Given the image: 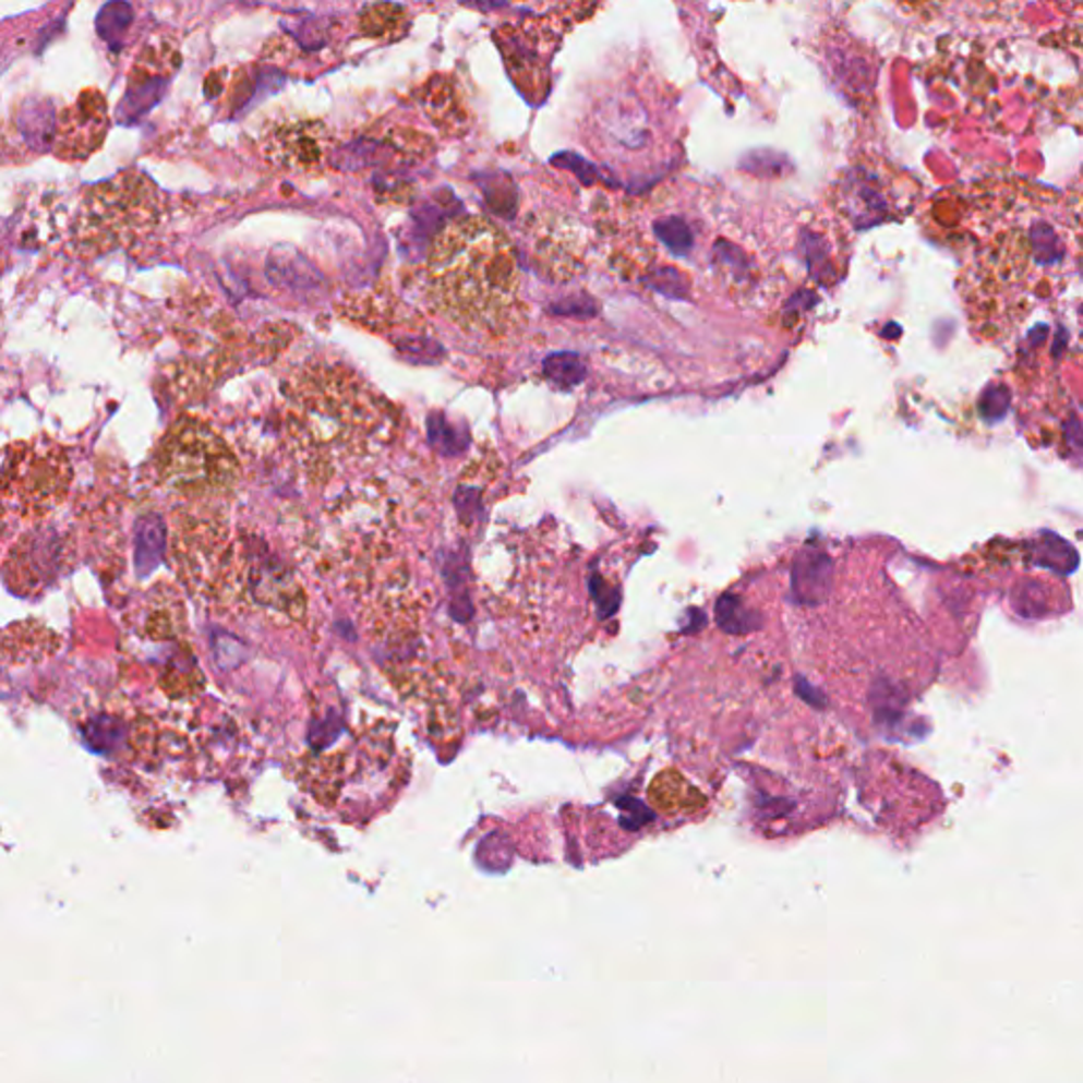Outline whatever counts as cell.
<instances>
[{
  "label": "cell",
  "instance_id": "1",
  "mask_svg": "<svg viewBox=\"0 0 1083 1083\" xmlns=\"http://www.w3.org/2000/svg\"><path fill=\"white\" fill-rule=\"evenodd\" d=\"M286 449L314 485L377 454L394 416L369 385L341 364L312 362L286 385L281 402Z\"/></svg>",
  "mask_w": 1083,
  "mask_h": 1083
},
{
  "label": "cell",
  "instance_id": "2",
  "mask_svg": "<svg viewBox=\"0 0 1083 1083\" xmlns=\"http://www.w3.org/2000/svg\"><path fill=\"white\" fill-rule=\"evenodd\" d=\"M428 292L455 326L491 339L519 330L527 315L517 252L481 216L455 218L441 229L428 258Z\"/></svg>",
  "mask_w": 1083,
  "mask_h": 1083
},
{
  "label": "cell",
  "instance_id": "3",
  "mask_svg": "<svg viewBox=\"0 0 1083 1083\" xmlns=\"http://www.w3.org/2000/svg\"><path fill=\"white\" fill-rule=\"evenodd\" d=\"M157 186L136 170L121 172L87 191L74 220V245L85 256L136 244L161 220Z\"/></svg>",
  "mask_w": 1083,
  "mask_h": 1083
},
{
  "label": "cell",
  "instance_id": "4",
  "mask_svg": "<svg viewBox=\"0 0 1083 1083\" xmlns=\"http://www.w3.org/2000/svg\"><path fill=\"white\" fill-rule=\"evenodd\" d=\"M155 464L161 483L182 495L229 493L240 479V464L229 445L195 418L176 421L157 447Z\"/></svg>",
  "mask_w": 1083,
  "mask_h": 1083
},
{
  "label": "cell",
  "instance_id": "5",
  "mask_svg": "<svg viewBox=\"0 0 1083 1083\" xmlns=\"http://www.w3.org/2000/svg\"><path fill=\"white\" fill-rule=\"evenodd\" d=\"M71 483L69 454L53 441L36 438L9 452L0 474V495L20 517L43 519L69 497Z\"/></svg>",
  "mask_w": 1083,
  "mask_h": 1083
},
{
  "label": "cell",
  "instance_id": "6",
  "mask_svg": "<svg viewBox=\"0 0 1083 1083\" xmlns=\"http://www.w3.org/2000/svg\"><path fill=\"white\" fill-rule=\"evenodd\" d=\"M64 557L67 546L56 531H31L9 553L4 574L13 591L35 593L56 578Z\"/></svg>",
  "mask_w": 1083,
  "mask_h": 1083
},
{
  "label": "cell",
  "instance_id": "7",
  "mask_svg": "<svg viewBox=\"0 0 1083 1083\" xmlns=\"http://www.w3.org/2000/svg\"><path fill=\"white\" fill-rule=\"evenodd\" d=\"M330 146V134L317 121L278 125L263 144L265 157L281 170L310 172L320 166Z\"/></svg>",
  "mask_w": 1083,
  "mask_h": 1083
},
{
  "label": "cell",
  "instance_id": "8",
  "mask_svg": "<svg viewBox=\"0 0 1083 1083\" xmlns=\"http://www.w3.org/2000/svg\"><path fill=\"white\" fill-rule=\"evenodd\" d=\"M108 132V112L100 92H85L62 115L58 123L56 151L64 159H83L92 155Z\"/></svg>",
  "mask_w": 1083,
  "mask_h": 1083
},
{
  "label": "cell",
  "instance_id": "9",
  "mask_svg": "<svg viewBox=\"0 0 1083 1083\" xmlns=\"http://www.w3.org/2000/svg\"><path fill=\"white\" fill-rule=\"evenodd\" d=\"M155 67H134L128 94L123 98V105L119 106L117 117L121 123L130 125L139 121L144 112H148L153 106L157 105L166 89H168V76L164 72L153 71Z\"/></svg>",
  "mask_w": 1083,
  "mask_h": 1083
},
{
  "label": "cell",
  "instance_id": "10",
  "mask_svg": "<svg viewBox=\"0 0 1083 1083\" xmlns=\"http://www.w3.org/2000/svg\"><path fill=\"white\" fill-rule=\"evenodd\" d=\"M166 549V525L157 515L142 517L136 524V565L141 574H148L164 557Z\"/></svg>",
  "mask_w": 1083,
  "mask_h": 1083
},
{
  "label": "cell",
  "instance_id": "11",
  "mask_svg": "<svg viewBox=\"0 0 1083 1083\" xmlns=\"http://www.w3.org/2000/svg\"><path fill=\"white\" fill-rule=\"evenodd\" d=\"M134 20V11L130 2L125 0H108L98 13L96 20V31L103 40H106L112 49H119L125 33L130 31Z\"/></svg>",
  "mask_w": 1083,
  "mask_h": 1083
},
{
  "label": "cell",
  "instance_id": "12",
  "mask_svg": "<svg viewBox=\"0 0 1083 1083\" xmlns=\"http://www.w3.org/2000/svg\"><path fill=\"white\" fill-rule=\"evenodd\" d=\"M402 22H405V11L396 4L382 2L369 7L362 17H360V28L364 35L380 38V36H398L402 33Z\"/></svg>",
  "mask_w": 1083,
  "mask_h": 1083
},
{
  "label": "cell",
  "instance_id": "13",
  "mask_svg": "<svg viewBox=\"0 0 1083 1083\" xmlns=\"http://www.w3.org/2000/svg\"><path fill=\"white\" fill-rule=\"evenodd\" d=\"M423 106H425L428 115L443 128H449V121H455V117H457L454 89L447 83L438 85L436 81H432L428 85V98H425Z\"/></svg>",
  "mask_w": 1083,
  "mask_h": 1083
},
{
  "label": "cell",
  "instance_id": "14",
  "mask_svg": "<svg viewBox=\"0 0 1083 1083\" xmlns=\"http://www.w3.org/2000/svg\"><path fill=\"white\" fill-rule=\"evenodd\" d=\"M657 233L675 252H686L693 244V233L682 218H664L657 222Z\"/></svg>",
  "mask_w": 1083,
  "mask_h": 1083
},
{
  "label": "cell",
  "instance_id": "15",
  "mask_svg": "<svg viewBox=\"0 0 1083 1083\" xmlns=\"http://www.w3.org/2000/svg\"><path fill=\"white\" fill-rule=\"evenodd\" d=\"M546 371H549V375H553V380H557L561 384H576L582 375L578 360L574 356H567V353L549 358Z\"/></svg>",
  "mask_w": 1083,
  "mask_h": 1083
},
{
  "label": "cell",
  "instance_id": "16",
  "mask_svg": "<svg viewBox=\"0 0 1083 1083\" xmlns=\"http://www.w3.org/2000/svg\"><path fill=\"white\" fill-rule=\"evenodd\" d=\"M2 531H4V517H2V510H0V538H2Z\"/></svg>",
  "mask_w": 1083,
  "mask_h": 1083
}]
</instances>
